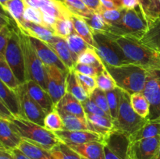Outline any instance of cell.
Instances as JSON below:
<instances>
[{
    "mask_svg": "<svg viewBox=\"0 0 160 159\" xmlns=\"http://www.w3.org/2000/svg\"><path fill=\"white\" fill-rule=\"evenodd\" d=\"M84 20H85L93 33H106L109 31L110 25L98 12H93L90 17L84 18Z\"/></svg>",
    "mask_w": 160,
    "mask_h": 159,
    "instance_id": "35",
    "label": "cell"
},
{
    "mask_svg": "<svg viewBox=\"0 0 160 159\" xmlns=\"http://www.w3.org/2000/svg\"><path fill=\"white\" fill-rule=\"evenodd\" d=\"M23 139L14 129L11 120L0 118V142L8 151L18 147Z\"/></svg>",
    "mask_w": 160,
    "mask_h": 159,
    "instance_id": "18",
    "label": "cell"
},
{
    "mask_svg": "<svg viewBox=\"0 0 160 159\" xmlns=\"http://www.w3.org/2000/svg\"><path fill=\"white\" fill-rule=\"evenodd\" d=\"M47 73V91L51 96L55 105L67 93L66 79L67 73L54 65H45Z\"/></svg>",
    "mask_w": 160,
    "mask_h": 159,
    "instance_id": "12",
    "label": "cell"
},
{
    "mask_svg": "<svg viewBox=\"0 0 160 159\" xmlns=\"http://www.w3.org/2000/svg\"><path fill=\"white\" fill-rule=\"evenodd\" d=\"M0 159H14L10 151L0 148Z\"/></svg>",
    "mask_w": 160,
    "mask_h": 159,
    "instance_id": "55",
    "label": "cell"
},
{
    "mask_svg": "<svg viewBox=\"0 0 160 159\" xmlns=\"http://www.w3.org/2000/svg\"><path fill=\"white\" fill-rule=\"evenodd\" d=\"M29 39L38 56L45 65H54L62 71L68 73V69L65 66V65L57 56L56 53L53 51L52 48L48 44L35 37H30V36Z\"/></svg>",
    "mask_w": 160,
    "mask_h": 159,
    "instance_id": "14",
    "label": "cell"
},
{
    "mask_svg": "<svg viewBox=\"0 0 160 159\" xmlns=\"http://www.w3.org/2000/svg\"><path fill=\"white\" fill-rule=\"evenodd\" d=\"M156 159H160V145H159V152H158L157 157H156Z\"/></svg>",
    "mask_w": 160,
    "mask_h": 159,
    "instance_id": "58",
    "label": "cell"
},
{
    "mask_svg": "<svg viewBox=\"0 0 160 159\" xmlns=\"http://www.w3.org/2000/svg\"><path fill=\"white\" fill-rule=\"evenodd\" d=\"M95 51L103 63L111 66H119L131 63L123 50L110 33H93Z\"/></svg>",
    "mask_w": 160,
    "mask_h": 159,
    "instance_id": "6",
    "label": "cell"
},
{
    "mask_svg": "<svg viewBox=\"0 0 160 159\" xmlns=\"http://www.w3.org/2000/svg\"><path fill=\"white\" fill-rule=\"evenodd\" d=\"M76 74L83 89L86 92V94L88 95V97H90V95L93 93L94 90L98 87L95 77L87 76V75H83L78 73H76Z\"/></svg>",
    "mask_w": 160,
    "mask_h": 159,
    "instance_id": "45",
    "label": "cell"
},
{
    "mask_svg": "<svg viewBox=\"0 0 160 159\" xmlns=\"http://www.w3.org/2000/svg\"><path fill=\"white\" fill-rule=\"evenodd\" d=\"M47 44L52 48L68 70H73V66L77 62V59L69 48L66 39L55 36L54 38Z\"/></svg>",
    "mask_w": 160,
    "mask_h": 159,
    "instance_id": "19",
    "label": "cell"
},
{
    "mask_svg": "<svg viewBox=\"0 0 160 159\" xmlns=\"http://www.w3.org/2000/svg\"><path fill=\"white\" fill-rule=\"evenodd\" d=\"M57 110L62 119L63 130H89L86 117L78 116L61 109L57 108Z\"/></svg>",
    "mask_w": 160,
    "mask_h": 159,
    "instance_id": "25",
    "label": "cell"
},
{
    "mask_svg": "<svg viewBox=\"0 0 160 159\" xmlns=\"http://www.w3.org/2000/svg\"><path fill=\"white\" fill-rule=\"evenodd\" d=\"M0 148H2V149H6V148L4 147V146H3V145L2 144L1 142H0Z\"/></svg>",
    "mask_w": 160,
    "mask_h": 159,
    "instance_id": "59",
    "label": "cell"
},
{
    "mask_svg": "<svg viewBox=\"0 0 160 159\" xmlns=\"http://www.w3.org/2000/svg\"><path fill=\"white\" fill-rule=\"evenodd\" d=\"M131 104L134 112L141 117L148 119L149 115V103L142 92L131 94Z\"/></svg>",
    "mask_w": 160,
    "mask_h": 159,
    "instance_id": "32",
    "label": "cell"
},
{
    "mask_svg": "<svg viewBox=\"0 0 160 159\" xmlns=\"http://www.w3.org/2000/svg\"><path fill=\"white\" fill-rule=\"evenodd\" d=\"M86 6L94 12H98L102 9V6L100 0H82Z\"/></svg>",
    "mask_w": 160,
    "mask_h": 159,
    "instance_id": "51",
    "label": "cell"
},
{
    "mask_svg": "<svg viewBox=\"0 0 160 159\" xmlns=\"http://www.w3.org/2000/svg\"><path fill=\"white\" fill-rule=\"evenodd\" d=\"M89 98H90L91 100H92L100 108L102 109L107 115L111 116L110 112H109V104H108L107 98H106L105 91H103L101 89L97 87V88L94 90L93 93L90 95Z\"/></svg>",
    "mask_w": 160,
    "mask_h": 159,
    "instance_id": "43",
    "label": "cell"
},
{
    "mask_svg": "<svg viewBox=\"0 0 160 159\" xmlns=\"http://www.w3.org/2000/svg\"><path fill=\"white\" fill-rule=\"evenodd\" d=\"M151 1L152 0H140V6L142 7L145 15L146 13L147 10H148V6H149L150 3H151Z\"/></svg>",
    "mask_w": 160,
    "mask_h": 159,
    "instance_id": "56",
    "label": "cell"
},
{
    "mask_svg": "<svg viewBox=\"0 0 160 159\" xmlns=\"http://www.w3.org/2000/svg\"><path fill=\"white\" fill-rule=\"evenodd\" d=\"M160 145V136L130 142L128 159H156Z\"/></svg>",
    "mask_w": 160,
    "mask_h": 159,
    "instance_id": "11",
    "label": "cell"
},
{
    "mask_svg": "<svg viewBox=\"0 0 160 159\" xmlns=\"http://www.w3.org/2000/svg\"><path fill=\"white\" fill-rule=\"evenodd\" d=\"M103 69L98 68V67L94 66V65H87V64L78 63V62H76L74 66H73V70H74L76 73H81V74L83 75H87V76H93V77H96L97 75H98Z\"/></svg>",
    "mask_w": 160,
    "mask_h": 159,
    "instance_id": "46",
    "label": "cell"
},
{
    "mask_svg": "<svg viewBox=\"0 0 160 159\" xmlns=\"http://www.w3.org/2000/svg\"><path fill=\"white\" fill-rule=\"evenodd\" d=\"M95 80H96L98 88L101 89L105 92L117 87L115 80L110 75V73L107 71L106 67L97 75Z\"/></svg>",
    "mask_w": 160,
    "mask_h": 159,
    "instance_id": "40",
    "label": "cell"
},
{
    "mask_svg": "<svg viewBox=\"0 0 160 159\" xmlns=\"http://www.w3.org/2000/svg\"><path fill=\"white\" fill-rule=\"evenodd\" d=\"M63 2L72 14L83 18H88L94 12L84 5L82 0H63Z\"/></svg>",
    "mask_w": 160,
    "mask_h": 159,
    "instance_id": "37",
    "label": "cell"
},
{
    "mask_svg": "<svg viewBox=\"0 0 160 159\" xmlns=\"http://www.w3.org/2000/svg\"><path fill=\"white\" fill-rule=\"evenodd\" d=\"M11 123L23 140H28L48 151H52L61 143V140L56 137L54 132L26 118H13Z\"/></svg>",
    "mask_w": 160,
    "mask_h": 159,
    "instance_id": "3",
    "label": "cell"
},
{
    "mask_svg": "<svg viewBox=\"0 0 160 159\" xmlns=\"http://www.w3.org/2000/svg\"><path fill=\"white\" fill-rule=\"evenodd\" d=\"M120 90L121 89L117 87L112 90L105 92L109 104L110 115L113 120L117 118L118 114L119 104L120 101Z\"/></svg>",
    "mask_w": 160,
    "mask_h": 159,
    "instance_id": "39",
    "label": "cell"
},
{
    "mask_svg": "<svg viewBox=\"0 0 160 159\" xmlns=\"http://www.w3.org/2000/svg\"><path fill=\"white\" fill-rule=\"evenodd\" d=\"M114 38L131 63L146 70H160V53L158 51L148 48L135 37L114 35Z\"/></svg>",
    "mask_w": 160,
    "mask_h": 159,
    "instance_id": "1",
    "label": "cell"
},
{
    "mask_svg": "<svg viewBox=\"0 0 160 159\" xmlns=\"http://www.w3.org/2000/svg\"><path fill=\"white\" fill-rule=\"evenodd\" d=\"M4 57L20 84H26L28 81V76L17 26H15L12 29V34L5 51Z\"/></svg>",
    "mask_w": 160,
    "mask_h": 159,
    "instance_id": "8",
    "label": "cell"
},
{
    "mask_svg": "<svg viewBox=\"0 0 160 159\" xmlns=\"http://www.w3.org/2000/svg\"><path fill=\"white\" fill-rule=\"evenodd\" d=\"M20 42L24 56L28 80H33L47 90V73L45 65L42 62L30 41L29 36L19 29Z\"/></svg>",
    "mask_w": 160,
    "mask_h": 159,
    "instance_id": "7",
    "label": "cell"
},
{
    "mask_svg": "<svg viewBox=\"0 0 160 159\" xmlns=\"http://www.w3.org/2000/svg\"><path fill=\"white\" fill-rule=\"evenodd\" d=\"M148 28V22L141 6L126 9L118 23L110 25L108 33L118 37H131L140 40Z\"/></svg>",
    "mask_w": 160,
    "mask_h": 159,
    "instance_id": "4",
    "label": "cell"
},
{
    "mask_svg": "<svg viewBox=\"0 0 160 159\" xmlns=\"http://www.w3.org/2000/svg\"><path fill=\"white\" fill-rule=\"evenodd\" d=\"M17 24L16 22L12 20V17L8 14V12L0 6V30L7 26Z\"/></svg>",
    "mask_w": 160,
    "mask_h": 159,
    "instance_id": "50",
    "label": "cell"
},
{
    "mask_svg": "<svg viewBox=\"0 0 160 159\" xmlns=\"http://www.w3.org/2000/svg\"><path fill=\"white\" fill-rule=\"evenodd\" d=\"M17 148L31 159H57L52 151L45 149L26 140H22Z\"/></svg>",
    "mask_w": 160,
    "mask_h": 159,
    "instance_id": "23",
    "label": "cell"
},
{
    "mask_svg": "<svg viewBox=\"0 0 160 159\" xmlns=\"http://www.w3.org/2000/svg\"><path fill=\"white\" fill-rule=\"evenodd\" d=\"M9 151H10V153L12 154L14 159H31L28 156H27L26 154H23L20 150H19L18 148L10 150Z\"/></svg>",
    "mask_w": 160,
    "mask_h": 159,
    "instance_id": "54",
    "label": "cell"
},
{
    "mask_svg": "<svg viewBox=\"0 0 160 159\" xmlns=\"http://www.w3.org/2000/svg\"><path fill=\"white\" fill-rule=\"evenodd\" d=\"M61 142L66 144H81L89 142H102L105 137L89 130H58L54 132Z\"/></svg>",
    "mask_w": 160,
    "mask_h": 159,
    "instance_id": "13",
    "label": "cell"
},
{
    "mask_svg": "<svg viewBox=\"0 0 160 159\" xmlns=\"http://www.w3.org/2000/svg\"><path fill=\"white\" fill-rule=\"evenodd\" d=\"M53 32L57 37L66 39L68 36L73 34L74 31L73 23L70 19H61L57 20L54 27Z\"/></svg>",
    "mask_w": 160,
    "mask_h": 159,
    "instance_id": "41",
    "label": "cell"
},
{
    "mask_svg": "<svg viewBox=\"0 0 160 159\" xmlns=\"http://www.w3.org/2000/svg\"><path fill=\"white\" fill-rule=\"evenodd\" d=\"M145 17L148 23L160 18V0H152Z\"/></svg>",
    "mask_w": 160,
    "mask_h": 159,
    "instance_id": "49",
    "label": "cell"
},
{
    "mask_svg": "<svg viewBox=\"0 0 160 159\" xmlns=\"http://www.w3.org/2000/svg\"><path fill=\"white\" fill-rule=\"evenodd\" d=\"M17 24L7 26L6 27L0 30V57H4L5 51H6V46L8 45L10 36L12 34V29Z\"/></svg>",
    "mask_w": 160,
    "mask_h": 159,
    "instance_id": "47",
    "label": "cell"
},
{
    "mask_svg": "<svg viewBox=\"0 0 160 159\" xmlns=\"http://www.w3.org/2000/svg\"><path fill=\"white\" fill-rule=\"evenodd\" d=\"M17 92L20 98L23 118L44 126V121L47 113L35 101L29 96L27 91L26 84H21Z\"/></svg>",
    "mask_w": 160,
    "mask_h": 159,
    "instance_id": "10",
    "label": "cell"
},
{
    "mask_svg": "<svg viewBox=\"0 0 160 159\" xmlns=\"http://www.w3.org/2000/svg\"><path fill=\"white\" fill-rule=\"evenodd\" d=\"M8 1H9V0H0V6H2L3 7V6H4Z\"/></svg>",
    "mask_w": 160,
    "mask_h": 159,
    "instance_id": "57",
    "label": "cell"
},
{
    "mask_svg": "<svg viewBox=\"0 0 160 159\" xmlns=\"http://www.w3.org/2000/svg\"><path fill=\"white\" fill-rule=\"evenodd\" d=\"M56 107V108L61 109L69 113L73 114L78 116L85 117V112H84L82 103L68 92H67L65 95L61 98Z\"/></svg>",
    "mask_w": 160,
    "mask_h": 159,
    "instance_id": "26",
    "label": "cell"
},
{
    "mask_svg": "<svg viewBox=\"0 0 160 159\" xmlns=\"http://www.w3.org/2000/svg\"><path fill=\"white\" fill-rule=\"evenodd\" d=\"M25 84L29 96L35 101L46 113H48L56 108L49 94L38 84L33 80H28Z\"/></svg>",
    "mask_w": 160,
    "mask_h": 159,
    "instance_id": "16",
    "label": "cell"
},
{
    "mask_svg": "<svg viewBox=\"0 0 160 159\" xmlns=\"http://www.w3.org/2000/svg\"><path fill=\"white\" fill-rule=\"evenodd\" d=\"M23 19H24L25 21L31 22V23H38V24L45 26L43 20V15H42V11L39 9L26 6L24 12H23Z\"/></svg>",
    "mask_w": 160,
    "mask_h": 159,
    "instance_id": "44",
    "label": "cell"
},
{
    "mask_svg": "<svg viewBox=\"0 0 160 159\" xmlns=\"http://www.w3.org/2000/svg\"><path fill=\"white\" fill-rule=\"evenodd\" d=\"M44 126L52 132L63 130L62 119L56 107L51 112L47 113L45 118V121H44Z\"/></svg>",
    "mask_w": 160,
    "mask_h": 159,
    "instance_id": "36",
    "label": "cell"
},
{
    "mask_svg": "<svg viewBox=\"0 0 160 159\" xmlns=\"http://www.w3.org/2000/svg\"><path fill=\"white\" fill-rule=\"evenodd\" d=\"M160 136V119L148 120L142 128L129 136L130 141H136L142 139L151 138Z\"/></svg>",
    "mask_w": 160,
    "mask_h": 159,
    "instance_id": "27",
    "label": "cell"
},
{
    "mask_svg": "<svg viewBox=\"0 0 160 159\" xmlns=\"http://www.w3.org/2000/svg\"><path fill=\"white\" fill-rule=\"evenodd\" d=\"M71 149L88 159H106L104 143L102 142H89L81 144H67Z\"/></svg>",
    "mask_w": 160,
    "mask_h": 159,
    "instance_id": "21",
    "label": "cell"
},
{
    "mask_svg": "<svg viewBox=\"0 0 160 159\" xmlns=\"http://www.w3.org/2000/svg\"><path fill=\"white\" fill-rule=\"evenodd\" d=\"M25 7L23 0H9L2 8L16 22L17 26L21 28L25 21L23 19Z\"/></svg>",
    "mask_w": 160,
    "mask_h": 159,
    "instance_id": "29",
    "label": "cell"
},
{
    "mask_svg": "<svg viewBox=\"0 0 160 159\" xmlns=\"http://www.w3.org/2000/svg\"><path fill=\"white\" fill-rule=\"evenodd\" d=\"M77 62L94 65V66H96L100 69H103L105 67L101 58L99 57L97 51H95V48L93 47H89L88 48L84 50L81 55H79Z\"/></svg>",
    "mask_w": 160,
    "mask_h": 159,
    "instance_id": "33",
    "label": "cell"
},
{
    "mask_svg": "<svg viewBox=\"0 0 160 159\" xmlns=\"http://www.w3.org/2000/svg\"><path fill=\"white\" fill-rule=\"evenodd\" d=\"M66 89L67 92L71 94L81 102H83L89 98L80 84L76 72L73 70H69L67 73V79H66Z\"/></svg>",
    "mask_w": 160,
    "mask_h": 159,
    "instance_id": "28",
    "label": "cell"
},
{
    "mask_svg": "<svg viewBox=\"0 0 160 159\" xmlns=\"http://www.w3.org/2000/svg\"><path fill=\"white\" fill-rule=\"evenodd\" d=\"M19 29L30 37H35L45 43H49L56 36L54 32L47 26L31 22L24 21L22 27Z\"/></svg>",
    "mask_w": 160,
    "mask_h": 159,
    "instance_id": "22",
    "label": "cell"
},
{
    "mask_svg": "<svg viewBox=\"0 0 160 159\" xmlns=\"http://www.w3.org/2000/svg\"><path fill=\"white\" fill-rule=\"evenodd\" d=\"M38 9L42 13L47 14L57 20L70 19L72 16L66 5L58 0H39Z\"/></svg>",
    "mask_w": 160,
    "mask_h": 159,
    "instance_id": "20",
    "label": "cell"
},
{
    "mask_svg": "<svg viewBox=\"0 0 160 159\" xmlns=\"http://www.w3.org/2000/svg\"><path fill=\"white\" fill-rule=\"evenodd\" d=\"M104 65L114 79L117 87L120 89L128 92L130 94L143 91L147 76L145 69L133 63L119 66Z\"/></svg>",
    "mask_w": 160,
    "mask_h": 159,
    "instance_id": "2",
    "label": "cell"
},
{
    "mask_svg": "<svg viewBox=\"0 0 160 159\" xmlns=\"http://www.w3.org/2000/svg\"><path fill=\"white\" fill-rule=\"evenodd\" d=\"M125 12H126V9L123 8L115 9H102L99 13L102 16L104 20L109 25H114L118 23L122 20Z\"/></svg>",
    "mask_w": 160,
    "mask_h": 159,
    "instance_id": "42",
    "label": "cell"
},
{
    "mask_svg": "<svg viewBox=\"0 0 160 159\" xmlns=\"http://www.w3.org/2000/svg\"><path fill=\"white\" fill-rule=\"evenodd\" d=\"M130 142L128 134L113 129L105 137L104 144L121 159H128Z\"/></svg>",
    "mask_w": 160,
    "mask_h": 159,
    "instance_id": "15",
    "label": "cell"
},
{
    "mask_svg": "<svg viewBox=\"0 0 160 159\" xmlns=\"http://www.w3.org/2000/svg\"><path fill=\"white\" fill-rule=\"evenodd\" d=\"M66 41H67L69 48H70V51H72L73 55L77 59V61H78V58L79 55H81L84 50L88 48L89 47H92L81 36L78 35L76 32H73V34L68 36L66 38Z\"/></svg>",
    "mask_w": 160,
    "mask_h": 159,
    "instance_id": "34",
    "label": "cell"
},
{
    "mask_svg": "<svg viewBox=\"0 0 160 159\" xmlns=\"http://www.w3.org/2000/svg\"><path fill=\"white\" fill-rule=\"evenodd\" d=\"M72 23H73V28H74V31L81 36L90 46L93 47L95 46V42H94V37H93V32L89 27L88 23H86L84 18L79 16L74 15L72 14L71 17H70Z\"/></svg>",
    "mask_w": 160,
    "mask_h": 159,
    "instance_id": "30",
    "label": "cell"
},
{
    "mask_svg": "<svg viewBox=\"0 0 160 159\" xmlns=\"http://www.w3.org/2000/svg\"><path fill=\"white\" fill-rule=\"evenodd\" d=\"M52 151L57 159H88L62 142L53 148Z\"/></svg>",
    "mask_w": 160,
    "mask_h": 159,
    "instance_id": "38",
    "label": "cell"
},
{
    "mask_svg": "<svg viewBox=\"0 0 160 159\" xmlns=\"http://www.w3.org/2000/svg\"><path fill=\"white\" fill-rule=\"evenodd\" d=\"M81 103H82L83 108H84V112H85V115H88V114H91V115H102V116L109 117V118H112V117L109 116V115H107L102 109L100 108L89 98Z\"/></svg>",
    "mask_w": 160,
    "mask_h": 159,
    "instance_id": "48",
    "label": "cell"
},
{
    "mask_svg": "<svg viewBox=\"0 0 160 159\" xmlns=\"http://www.w3.org/2000/svg\"><path fill=\"white\" fill-rule=\"evenodd\" d=\"M0 101L15 118H23L20 98L17 91L8 87L0 80Z\"/></svg>",
    "mask_w": 160,
    "mask_h": 159,
    "instance_id": "17",
    "label": "cell"
},
{
    "mask_svg": "<svg viewBox=\"0 0 160 159\" xmlns=\"http://www.w3.org/2000/svg\"><path fill=\"white\" fill-rule=\"evenodd\" d=\"M147 122L148 119L141 117L133 109L131 104V94L121 89L118 114L113 120V129L130 136L142 128Z\"/></svg>",
    "mask_w": 160,
    "mask_h": 159,
    "instance_id": "5",
    "label": "cell"
},
{
    "mask_svg": "<svg viewBox=\"0 0 160 159\" xmlns=\"http://www.w3.org/2000/svg\"><path fill=\"white\" fill-rule=\"evenodd\" d=\"M58 1H59V2H63V0H58ZM64 3V2H63Z\"/></svg>",
    "mask_w": 160,
    "mask_h": 159,
    "instance_id": "60",
    "label": "cell"
},
{
    "mask_svg": "<svg viewBox=\"0 0 160 159\" xmlns=\"http://www.w3.org/2000/svg\"><path fill=\"white\" fill-rule=\"evenodd\" d=\"M0 80L15 91H17L21 85L6 62L5 57H0Z\"/></svg>",
    "mask_w": 160,
    "mask_h": 159,
    "instance_id": "31",
    "label": "cell"
},
{
    "mask_svg": "<svg viewBox=\"0 0 160 159\" xmlns=\"http://www.w3.org/2000/svg\"><path fill=\"white\" fill-rule=\"evenodd\" d=\"M122 7L125 9H131L140 5V0H121Z\"/></svg>",
    "mask_w": 160,
    "mask_h": 159,
    "instance_id": "53",
    "label": "cell"
},
{
    "mask_svg": "<svg viewBox=\"0 0 160 159\" xmlns=\"http://www.w3.org/2000/svg\"><path fill=\"white\" fill-rule=\"evenodd\" d=\"M0 118H6L8 120H12V118H15L13 115H12L9 109L0 101Z\"/></svg>",
    "mask_w": 160,
    "mask_h": 159,
    "instance_id": "52",
    "label": "cell"
},
{
    "mask_svg": "<svg viewBox=\"0 0 160 159\" xmlns=\"http://www.w3.org/2000/svg\"><path fill=\"white\" fill-rule=\"evenodd\" d=\"M142 93L149 103L148 120L160 119V70H147Z\"/></svg>",
    "mask_w": 160,
    "mask_h": 159,
    "instance_id": "9",
    "label": "cell"
},
{
    "mask_svg": "<svg viewBox=\"0 0 160 159\" xmlns=\"http://www.w3.org/2000/svg\"><path fill=\"white\" fill-rule=\"evenodd\" d=\"M148 48L160 53V18L148 23V28L140 39Z\"/></svg>",
    "mask_w": 160,
    "mask_h": 159,
    "instance_id": "24",
    "label": "cell"
}]
</instances>
